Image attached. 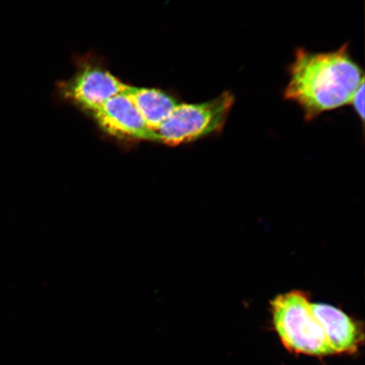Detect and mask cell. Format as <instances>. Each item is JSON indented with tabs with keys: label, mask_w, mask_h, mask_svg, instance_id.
<instances>
[{
	"label": "cell",
	"mask_w": 365,
	"mask_h": 365,
	"mask_svg": "<svg viewBox=\"0 0 365 365\" xmlns=\"http://www.w3.org/2000/svg\"><path fill=\"white\" fill-rule=\"evenodd\" d=\"M364 81L361 68L348 51V44L329 53L297 50L285 98L298 103L309 120L352 101Z\"/></svg>",
	"instance_id": "obj_1"
},
{
	"label": "cell",
	"mask_w": 365,
	"mask_h": 365,
	"mask_svg": "<svg viewBox=\"0 0 365 365\" xmlns=\"http://www.w3.org/2000/svg\"><path fill=\"white\" fill-rule=\"evenodd\" d=\"M271 310L277 336L290 352L314 357L333 354L312 303L302 292L278 295L271 302Z\"/></svg>",
	"instance_id": "obj_2"
},
{
	"label": "cell",
	"mask_w": 365,
	"mask_h": 365,
	"mask_svg": "<svg viewBox=\"0 0 365 365\" xmlns=\"http://www.w3.org/2000/svg\"><path fill=\"white\" fill-rule=\"evenodd\" d=\"M234 103V95L230 91L202 103H178L155 130L154 140L179 145L216 133L225 126Z\"/></svg>",
	"instance_id": "obj_3"
},
{
	"label": "cell",
	"mask_w": 365,
	"mask_h": 365,
	"mask_svg": "<svg viewBox=\"0 0 365 365\" xmlns=\"http://www.w3.org/2000/svg\"><path fill=\"white\" fill-rule=\"evenodd\" d=\"M90 113L108 134L153 140V131L125 93L108 100Z\"/></svg>",
	"instance_id": "obj_4"
},
{
	"label": "cell",
	"mask_w": 365,
	"mask_h": 365,
	"mask_svg": "<svg viewBox=\"0 0 365 365\" xmlns=\"http://www.w3.org/2000/svg\"><path fill=\"white\" fill-rule=\"evenodd\" d=\"M129 86L110 72L88 67L77 74L66 88V96L88 112L101 106L108 100L124 93Z\"/></svg>",
	"instance_id": "obj_5"
},
{
	"label": "cell",
	"mask_w": 365,
	"mask_h": 365,
	"mask_svg": "<svg viewBox=\"0 0 365 365\" xmlns=\"http://www.w3.org/2000/svg\"><path fill=\"white\" fill-rule=\"evenodd\" d=\"M314 317L322 326L333 354H353L364 340V331L358 322L331 305L312 304Z\"/></svg>",
	"instance_id": "obj_6"
},
{
	"label": "cell",
	"mask_w": 365,
	"mask_h": 365,
	"mask_svg": "<svg viewBox=\"0 0 365 365\" xmlns=\"http://www.w3.org/2000/svg\"><path fill=\"white\" fill-rule=\"evenodd\" d=\"M135 108L153 133L170 115L178 103L171 96L163 91L152 88L130 86L124 93Z\"/></svg>",
	"instance_id": "obj_7"
},
{
	"label": "cell",
	"mask_w": 365,
	"mask_h": 365,
	"mask_svg": "<svg viewBox=\"0 0 365 365\" xmlns=\"http://www.w3.org/2000/svg\"><path fill=\"white\" fill-rule=\"evenodd\" d=\"M350 103L354 105V108L359 114L360 117H361L364 120V81L361 85L359 86V88L354 95L352 98V101Z\"/></svg>",
	"instance_id": "obj_8"
}]
</instances>
